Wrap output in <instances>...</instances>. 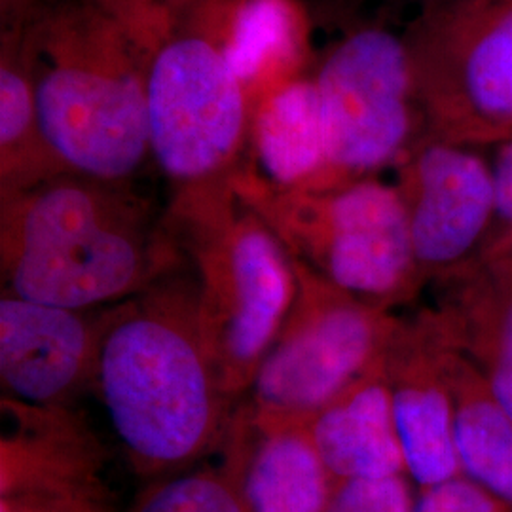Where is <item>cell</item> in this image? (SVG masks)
<instances>
[{"mask_svg":"<svg viewBox=\"0 0 512 512\" xmlns=\"http://www.w3.org/2000/svg\"><path fill=\"white\" fill-rule=\"evenodd\" d=\"M92 389L145 478L177 475L222 448L236 403L203 340L194 274L177 270L101 311Z\"/></svg>","mask_w":512,"mask_h":512,"instance_id":"obj_1","label":"cell"},{"mask_svg":"<svg viewBox=\"0 0 512 512\" xmlns=\"http://www.w3.org/2000/svg\"><path fill=\"white\" fill-rule=\"evenodd\" d=\"M2 29L18 35L38 129L65 173L129 184L150 156V54L86 0H16Z\"/></svg>","mask_w":512,"mask_h":512,"instance_id":"obj_2","label":"cell"},{"mask_svg":"<svg viewBox=\"0 0 512 512\" xmlns=\"http://www.w3.org/2000/svg\"><path fill=\"white\" fill-rule=\"evenodd\" d=\"M183 260L129 184L61 173L0 192L2 293L92 311L147 291Z\"/></svg>","mask_w":512,"mask_h":512,"instance_id":"obj_3","label":"cell"},{"mask_svg":"<svg viewBox=\"0 0 512 512\" xmlns=\"http://www.w3.org/2000/svg\"><path fill=\"white\" fill-rule=\"evenodd\" d=\"M167 230L192 262L203 340L236 403L293 308V258L234 184L175 196Z\"/></svg>","mask_w":512,"mask_h":512,"instance_id":"obj_4","label":"cell"},{"mask_svg":"<svg viewBox=\"0 0 512 512\" xmlns=\"http://www.w3.org/2000/svg\"><path fill=\"white\" fill-rule=\"evenodd\" d=\"M255 109L224 50L215 0H200L148 59L150 156L175 196L232 184Z\"/></svg>","mask_w":512,"mask_h":512,"instance_id":"obj_5","label":"cell"},{"mask_svg":"<svg viewBox=\"0 0 512 512\" xmlns=\"http://www.w3.org/2000/svg\"><path fill=\"white\" fill-rule=\"evenodd\" d=\"M232 184L294 260L338 289L376 306L414 289L421 274L397 184L370 177L330 190H283L247 165Z\"/></svg>","mask_w":512,"mask_h":512,"instance_id":"obj_6","label":"cell"},{"mask_svg":"<svg viewBox=\"0 0 512 512\" xmlns=\"http://www.w3.org/2000/svg\"><path fill=\"white\" fill-rule=\"evenodd\" d=\"M423 135L480 147L512 137V0H433L404 33Z\"/></svg>","mask_w":512,"mask_h":512,"instance_id":"obj_7","label":"cell"},{"mask_svg":"<svg viewBox=\"0 0 512 512\" xmlns=\"http://www.w3.org/2000/svg\"><path fill=\"white\" fill-rule=\"evenodd\" d=\"M293 264V308L243 404L266 420L308 423L384 363L401 323L384 306L338 289L294 258Z\"/></svg>","mask_w":512,"mask_h":512,"instance_id":"obj_8","label":"cell"},{"mask_svg":"<svg viewBox=\"0 0 512 512\" xmlns=\"http://www.w3.org/2000/svg\"><path fill=\"white\" fill-rule=\"evenodd\" d=\"M325 139V186L401 164L423 131L404 35L363 27L340 40L313 76Z\"/></svg>","mask_w":512,"mask_h":512,"instance_id":"obj_9","label":"cell"},{"mask_svg":"<svg viewBox=\"0 0 512 512\" xmlns=\"http://www.w3.org/2000/svg\"><path fill=\"white\" fill-rule=\"evenodd\" d=\"M397 186L420 274L456 268L494 238L492 164L475 148L421 137L401 162Z\"/></svg>","mask_w":512,"mask_h":512,"instance_id":"obj_10","label":"cell"},{"mask_svg":"<svg viewBox=\"0 0 512 512\" xmlns=\"http://www.w3.org/2000/svg\"><path fill=\"white\" fill-rule=\"evenodd\" d=\"M99 332L101 313L2 293V395L37 406H73L92 389Z\"/></svg>","mask_w":512,"mask_h":512,"instance_id":"obj_11","label":"cell"},{"mask_svg":"<svg viewBox=\"0 0 512 512\" xmlns=\"http://www.w3.org/2000/svg\"><path fill=\"white\" fill-rule=\"evenodd\" d=\"M107 452L74 406L0 399V497L110 494Z\"/></svg>","mask_w":512,"mask_h":512,"instance_id":"obj_12","label":"cell"},{"mask_svg":"<svg viewBox=\"0 0 512 512\" xmlns=\"http://www.w3.org/2000/svg\"><path fill=\"white\" fill-rule=\"evenodd\" d=\"M439 336L427 325H399L385 357L406 475L421 490L461 476L448 349Z\"/></svg>","mask_w":512,"mask_h":512,"instance_id":"obj_13","label":"cell"},{"mask_svg":"<svg viewBox=\"0 0 512 512\" xmlns=\"http://www.w3.org/2000/svg\"><path fill=\"white\" fill-rule=\"evenodd\" d=\"M222 450L249 512H327L334 480L308 423L266 420L241 404Z\"/></svg>","mask_w":512,"mask_h":512,"instance_id":"obj_14","label":"cell"},{"mask_svg":"<svg viewBox=\"0 0 512 512\" xmlns=\"http://www.w3.org/2000/svg\"><path fill=\"white\" fill-rule=\"evenodd\" d=\"M332 480L406 475L385 361L308 421Z\"/></svg>","mask_w":512,"mask_h":512,"instance_id":"obj_15","label":"cell"},{"mask_svg":"<svg viewBox=\"0 0 512 512\" xmlns=\"http://www.w3.org/2000/svg\"><path fill=\"white\" fill-rule=\"evenodd\" d=\"M251 150L260 167L253 169L266 183L283 190H323L325 139L313 76H296L258 101Z\"/></svg>","mask_w":512,"mask_h":512,"instance_id":"obj_16","label":"cell"},{"mask_svg":"<svg viewBox=\"0 0 512 512\" xmlns=\"http://www.w3.org/2000/svg\"><path fill=\"white\" fill-rule=\"evenodd\" d=\"M224 50L258 101L296 78L308 21L293 0H215Z\"/></svg>","mask_w":512,"mask_h":512,"instance_id":"obj_17","label":"cell"},{"mask_svg":"<svg viewBox=\"0 0 512 512\" xmlns=\"http://www.w3.org/2000/svg\"><path fill=\"white\" fill-rule=\"evenodd\" d=\"M461 476L512 507V418L486 384L446 351Z\"/></svg>","mask_w":512,"mask_h":512,"instance_id":"obj_18","label":"cell"},{"mask_svg":"<svg viewBox=\"0 0 512 512\" xmlns=\"http://www.w3.org/2000/svg\"><path fill=\"white\" fill-rule=\"evenodd\" d=\"M65 173L38 129L31 80L18 35L2 29L0 46V192H12Z\"/></svg>","mask_w":512,"mask_h":512,"instance_id":"obj_19","label":"cell"},{"mask_svg":"<svg viewBox=\"0 0 512 512\" xmlns=\"http://www.w3.org/2000/svg\"><path fill=\"white\" fill-rule=\"evenodd\" d=\"M135 512H249L239 482L226 467L156 480Z\"/></svg>","mask_w":512,"mask_h":512,"instance_id":"obj_20","label":"cell"},{"mask_svg":"<svg viewBox=\"0 0 512 512\" xmlns=\"http://www.w3.org/2000/svg\"><path fill=\"white\" fill-rule=\"evenodd\" d=\"M120 23L148 54L169 37L200 0H86Z\"/></svg>","mask_w":512,"mask_h":512,"instance_id":"obj_21","label":"cell"},{"mask_svg":"<svg viewBox=\"0 0 512 512\" xmlns=\"http://www.w3.org/2000/svg\"><path fill=\"white\" fill-rule=\"evenodd\" d=\"M404 475L334 480L327 512H414Z\"/></svg>","mask_w":512,"mask_h":512,"instance_id":"obj_22","label":"cell"},{"mask_svg":"<svg viewBox=\"0 0 512 512\" xmlns=\"http://www.w3.org/2000/svg\"><path fill=\"white\" fill-rule=\"evenodd\" d=\"M484 380L512 418V298L501 304L484 342Z\"/></svg>","mask_w":512,"mask_h":512,"instance_id":"obj_23","label":"cell"},{"mask_svg":"<svg viewBox=\"0 0 512 512\" xmlns=\"http://www.w3.org/2000/svg\"><path fill=\"white\" fill-rule=\"evenodd\" d=\"M414 512H512V507L465 476H458L423 488Z\"/></svg>","mask_w":512,"mask_h":512,"instance_id":"obj_24","label":"cell"},{"mask_svg":"<svg viewBox=\"0 0 512 512\" xmlns=\"http://www.w3.org/2000/svg\"><path fill=\"white\" fill-rule=\"evenodd\" d=\"M0 512H116L112 494L0 497Z\"/></svg>","mask_w":512,"mask_h":512,"instance_id":"obj_25","label":"cell"},{"mask_svg":"<svg viewBox=\"0 0 512 512\" xmlns=\"http://www.w3.org/2000/svg\"><path fill=\"white\" fill-rule=\"evenodd\" d=\"M492 177L495 190L494 238H497L512 226V137L497 145Z\"/></svg>","mask_w":512,"mask_h":512,"instance_id":"obj_26","label":"cell"},{"mask_svg":"<svg viewBox=\"0 0 512 512\" xmlns=\"http://www.w3.org/2000/svg\"><path fill=\"white\" fill-rule=\"evenodd\" d=\"M492 253H494L497 264L512 274V226L505 232H501L497 238L492 241Z\"/></svg>","mask_w":512,"mask_h":512,"instance_id":"obj_27","label":"cell"},{"mask_svg":"<svg viewBox=\"0 0 512 512\" xmlns=\"http://www.w3.org/2000/svg\"><path fill=\"white\" fill-rule=\"evenodd\" d=\"M421 6H425V4H429V2H433V0H420Z\"/></svg>","mask_w":512,"mask_h":512,"instance_id":"obj_28","label":"cell"}]
</instances>
